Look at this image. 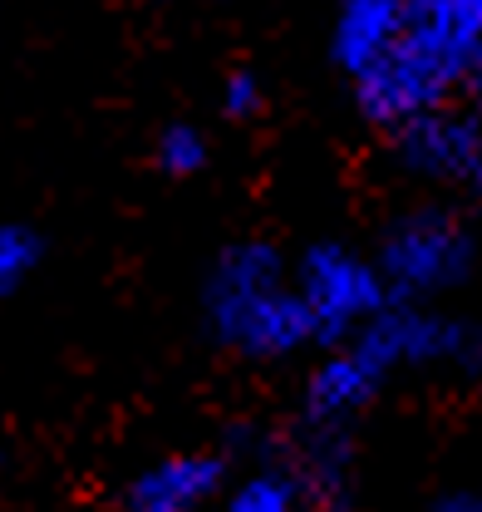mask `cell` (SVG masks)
<instances>
[{
	"instance_id": "obj_9",
	"label": "cell",
	"mask_w": 482,
	"mask_h": 512,
	"mask_svg": "<svg viewBox=\"0 0 482 512\" xmlns=\"http://www.w3.org/2000/svg\"><path fill=\"white\" fill-rule=\"evenodd\" d=\"M305 478L286 463H256L237 483H222V512H305Z\"/></svg>"
},
{
	"instance_id": "obj_6",
	"label": "cell",
	"mask_w": 482,
	"mask_h": 512,
	"mask_svg": "<svg viewBox=\"0 0 482 512\" xmlns=\"http://www.w3.org/2000/svg\"><path fill=\"white\" fill-rule=\"evenodd\" d=\"M394 380L355 335L330 345V355L305 380V424L310 429H350L364 409L379 399V389Z\"/></svg>"
},
{
	"instance_id": "obj_12",
	"label": "cell",
	"mask_w": 482,
	"mask_h": 512,
	"mask_svg": "<svg viewBox=\"0 0 482 512\" xmlns=\"http://www.w3.org/2000/svg\"><path fill=\"white\" fill-rule=\"evenodd\" d=\"M266 109V84H261V74H251V69H232L227 79H222V114L227 119H256Z\"/></svg>"
},
{
	"instance_id": "obj_2",
	"label": "cell",
	"mask_w": 482,
	"mask_h": 512,
	"mask_svg": "<svg viewBox=\"0 0 482 512\" xmlns=\"http://www.w3.org/2000/svg\"><path fill=\"white\" fill-rule=\"evenodd\" d=\"M202 316L222 350L241 360H291L310 345V320L271 242H232L212 261Z\"/></svg>"
},
{
	"instance_id": "obj_10",
	"label": "cell",
	"mask_w": 482,
	"mask_h": 512,
	"mask_svg": "<svg viewBox=\"0 0 482 512\" xmlns=\"http://www.w3.org/2000/svg\"><path fill=\"white\" fill-rule=\"evenodd\" d=\"M207 158H212V143L197 124H168L153 143V163L168 178H197L207 168Z\"/></svg>"
},
{
	"instance_id": "obj_1",
	"label": "cell",
	"mask_w": 482,
	"mask_h": 512,
	"mask_svg": "<svg viewBox=\"0 0 482 512\" xmlns=\"http://www.w3.org/2000/svg\"><path fill=\"white\" fill-rule=\"evenodd\" d=\"M482 0H399L394 45L355 74V104L374 128L414 119L478 89Z\"/></svg>"
},
{
	"instance_id": "obj_3",
	"label": "cell",
	"mask_w": 482,
	"mask_h": 512,
	"mask_svg": "<svg viewBox=\"0 0 482 512\" xmlns=\"http://www.w3.org/2000/svg\"><path fill=\"white\" fill-rule=\"evenodd\" d=\"M473 261H478L473 227L453 202L404 207L384 227L379 252H374V266L394 301H428V296L458 291L473 276Z\"/></svg>"
},
{
	"instance_id": "obj_8",
	"label": "cell",
	"mask_w": 482,
	"mask_h": 512,
	"mask_svg": "<svg viewBox=\"0 0 482 512\" xmlns=\"http://www.w3.org/2000/svg\"><path fill=\"white\" fill-rule=\"evenodd\" d=\"M399 35V0H340L330 25V60L350 79L364 74Z\"/></svg>"
},
{
	"instance_id": "obj_5",
	"label": "cell",
	"mask_w": 482,
	"mask_h": 512,
	"mask_svg": "<svg viewBox=\"0 0 482 512\" xmlns=\"http://www.w3.org/2000/svg\"><path fill=\"white\" fill-rule=\"evenodd\" d=\"M389 158L428 188L473 192L482 183V124L473 104H438L389 128Z\"/></svg>"
},
{
	"instance_id": "obj_13",
	"label": "cell",
	"mask_w": 482,
	"mask_h": 512,
	"mask_svg": "<svg viewBox=\"0 0 482 512\" xmlns=\"http://www.w3.org/2000/svg\"><path fill=\"white\" fill-rule=\"evenodd\" d=\"M433 512H482V503L473 498V493H448V498H443Z\"/></svg>"
},
{
	"instance_id": "obj_14",
	"label": "cell",
	"mask_w": 482,
	"mask_h": 512,
	"mask_svg": "<svg viewBox=\"0 0 482 512\" xmlns=\"http://www.w3.org/2000/svg\"><path fill=\"white\" fill-rule=\"evenodd\" d=\"M0 468H5V434H0Z\"/></svg>"
},
{
	"instance_id": "obj_4",
	"label": "cell",
	"mask_w": 482,
	"mask_h": 512,
	"mask_svg": "<svg viewBox=\"0 0 482 512\" xmlns=\"http://www.w3.org/2000/svg\"><path fill=\"white\" fill-rule=\"evenodd\" d=\"M291 286H296L305 320H310V345H340L350 330H360L389 301V286H384L374 256L355 252L345 242L305 247Z\"/></svg>"
},
{
	"instance_id": "obj_11",
	"label": "cell",
	"mask_w": 482,
	"mask_h": 512,
	"mask_svg": "<svg viewBox=\"0 0 482 512\" xmlns=\"http://www.w3.org/2000/svg\"><path fill=\"white\" fill-rule=\"evenodd\" d=\"M35 266H40V237L20 222L0 227V306L30 281Z\"/></svg>"
},
{
	"instance_id": "obj_7",
	"label": "cell",
	"mask_w": 482,
	"mask_h": 512,
	"mask_svg": "<svg viewBox=\"0 0 482 512\" xmlns=\"http://www.w3.org/2000/svg\"><path fill=\"white\" fill-rule=\"evenodd\" d=\"M227 483V463L217 453H168L158 463H148L143 473H133V483L123 488V512H202L217 503Z\"/></svg>"
}]
</instances>
